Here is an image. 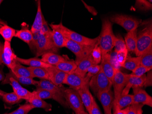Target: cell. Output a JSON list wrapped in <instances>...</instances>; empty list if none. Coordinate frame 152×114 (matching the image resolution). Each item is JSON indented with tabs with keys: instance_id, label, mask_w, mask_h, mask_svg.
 <instances>
[{
	"instance_id": "9a60e30c",
	"label": "cell",
	"mask_w": 152,
	"mask_h": 114,
	"mask_svg": "<svg viewBox=\"0 0 152 114\" xmlns=\"http://www.w3.org/2000/svg\"><path fill=\"white\" fill-rule=\"evenodd\" d=\"M46 69L49 76V81L56 85H61L63 84L67 74L59 70L54 66Z\"/></svg>"
},
{
	"instance_id": "44dd1931",
	"label": "cell",
	"mask_w": 152,
	"mask_h": 114,
	"mask_svg": "<svg viewBox=\"0 0 152 114\" xmlns=\"http://www.w3.org/2000/svg\"><path fill=\"white\" fill-rule=\"evenodd\" d=\"M16 60L18 62L22 65H26L31 67L43 68H47L53 66L51 65L43 62L41 59H38L37 57L28 59H24L19 58L17 57Z\"/></svg>"
},
{
	"instance_id": "f35d334b",
	"label": "cell",
	"mask_w": 152,
	"mask_h": 114,
	"mask_svg": "<svg viewBox=\"0 0 152 114\" xmlns=\"http://www.w3.org/2000/svg\"><path fill=\"white\" fill-rule=\"evenodd\" d=\"M7 84H10L12 86L13 91L22 87L21 85L17 80H16L15 79H14L12 76H10L8 74H7L5 79L1 82L2 85H6Z\"/></svg>"
},
{
	"instance_id": "ffe728a7",
	"label": "cell",
	"mask_w": 152,
	"mask_h": 114,
	"mask_svg": "<svg viewBox=\"0 0 152 114\" xmlns=\"http://www.w3.org/2000/svg\"><path fill=\"white\" fill-rule=\"evenodd\" d=\"M133 95H122L116 101L113 102V113L130 106L133 104Z\"/></svg>"
},
{
	"instance_id": "ee69618b",
	"label": "cell",
	"mask_w": 152,
	"mask_h": 114,
	"mask_svg": "<svg viewBox=\"0 0 152 114\" xmlns=\"http://www.w3.org/2000/svg\"><path fill=\"white\" fill-rule=\"evenodd\" d=\"M150 69L145 67L141 65L135 68L134 71H132V73L131 74V75L133 76H137V77H140L144 74H146L148 71H150Z\"/></svg>"
},
{
	"instance_id": "d4e9b609",
	"label": "cell",
	"mask_w": 152,
	"mask_h": 114,
	"mask_svg": "<svg viewBox=\"0 0 152 114\" xmlns=\"http://www.w3.org/2000/svg\"><path fill=\"white\" fill-rule=\"evenodd\" d=\"M33 95L32 97L28 101V102L31 104L33 107L42 108L44 109L45 111H50L52 110V104L48 103L44 101L43 99H41L36 95L33 91Z\"/></svg>"
},
{
	"instance_id": "4fadbf2b",
	"label": "cell",
	"mask_w": 152,
	"mask_h": 114,
	"mask_svg": "<svg viewBox=\"0 0 152 114\" xmlns=\"http://www.w3.org/2000/svg\"><path fill=\"white\" fill-rule=\"evenodd\" d=\"M90 79V78L86 76L84 83L83 84L81 88L77 90L81 97L84 107L86 108L88 114L91 110L92 99L94 97L89 90V82Z\"/></svg>"
},
{
	"instance_id": "cb8c5ba5",
	"label": "cell",
	"mask_w": 152,
	"mask_h": 114,
	"mask_svg": "<svg viewBox=\"0 0 152 114\" xmlns=\"http://www.w3.org/2000/svg\"><path fill=\"white\" fill-rule=\"evenodd\" d=\"M37 12L35 18L34 20L33 24L31 26V31L33 33L39 32L41 30L43 23V19L44 18L41 9V1H37Z\"/></svg>"
},
{
	"instance_id": "680465c9",
	"label": "cell",
	"mask_w": 152,
	"mask_h": 114,
	"mask_svg": "<svg viewBox=\"0 0 152 114\" xmlns=\"http://www.w3.org/2000/svg\"><path fill=\"white\" fill-rule=\"evenodd\" d=\"M2 63V61H1V50H0V67L1 66V65Z\"/></svg>"
},
{
	"instance_id": "c3c4849f",
	"label": "cell",
	"mask_w": 152,
	"mask_h": 114,
	"mask_svg": "<svg viewBox=\"0 0 152 114\" xmlns=\"http://www.w3.org/2000/svg\"><path fill=\"white\" fill-rule=\"evenodd\" d=\"M89 114H102L99 105L96 102L94 97H93L92 99L91 110Z\"/></svg>"
},
{
	"instance_id": "2e32d148",
	"label": "cell",
	"mask_w": 152,
	"mask_h": 114,
	"mask_svg": "<svg viewBox=\"0 0 152 114\" xmlns=\"http://www.w3.org/2000/svg\"><path fill=\"white\" fill-rule=\"evenodd\" d=\"M85 81V78L81 77L74 73L67 74L63 84L68 85L70 88L78 90Z\"/></svg>"
},
{
	"instance_id": "f1b7e54d",
	"label": "cell",
	"mask_w": 152,
	"mask_h": 114,
	"mask_svg": "<svg viewBox=\"0 0 152 114\" xmlns=\"http://www.w3.org/2000/svg\"><path fill=\"white\" fill-rule=\"evenodd\" d=\"M10 70L16 76L33 78L31 71L28 67L24 66L18 62H17L15 66Z\"/></svg>"
},
{
	"instance_id": "7bdbcfd3",
	"label": "cell",
	"mask_w": 152,
	"mask_h": 114,
	"mask_svg": "<svg viewBox=\"0 0 152 114\" xmlns=\"http://www.w3.org/2000/svg\"><path fill=\"white\" fill-rule=\"evenodd\" d=\"M109 61L115 71L117 70H120V68L122 67L119 65V63L117 60V52H115L114 50L110 53Z\"/></svg>"
},
{
	"instance_id": "6f0895ef",
	"label": "cell",
	"mask_w": 152,
	"mask_h": 114,
	"mask_svg": "<svg viewBox=\"0 0 152 114\" xmlns=\"http://www.w3.org/2000/svg\"><path fill=\"white\" fill-rule=\"evenodd\" d=\"M89 114L88 113H87V112H85V111H83V112H79L78 114Z\"/></svg>"
},
{
	"instance_id": "60d3db41",
	"label": "cell",
	"mask_w": 152,
	"mask_h": 114,
	"mask_svg": "<svg viewBox=\"0 0 152 114\" xmlns=\"http://www.w3.org/2000/svg\"><path fill=\"white\" fill-rule=\"evenodd\" d=\"M116 37L114 44V51L117 53L127 49L125 41L121 35H118V36Z\"/></svg>"
},
{
	"instance_id": "30bf717a",
	"label": "cell",
	"mask_w": 152,
	"mask_h": 114,
	"mask_svg": "<svg viewBox=\"0 0 152 114\" xmlns=\"http://www.w3.org/2000/svg\"><path fill=\"white\" fill-rule=\"evenodd\" d=\"M130 74H126L120 71H115L112 81V86L114 90V101L115 102L122 96L123 90L127 85Z\"/></svg>"
},
{
	"instance_id": "6da1fadb",
	"label": "cell",
	"mask_w": 152,
	"mask_h": 114,
	"mask_svg": "<svg viewBox=\"0 0 152 114\" xmlns=\"http://www.w3.org/2000/svg\"><path fill=\"white\" fill-rule=\"evenodd\" d=\"M113 24L108 18L102 19L101 32L98 37V45L102 56L110 53L114 48L116 37L113 33Z\"/></svg>"
},
{
	"instance_id": "7a4b0ae2",
	"label": "cell",
	"mask_w": 152,
	"mask_h": 114,
	"mask_svg": "<svg viewBox=\"0 0 152 114\" xmlns=\"http://www.w3.org/2000/svg\"><path fill=\"white\" fill-rule=\"evenodd\" d=\"M145 26L137 33V41L135 54L137 57L141 56L152 48V21H144Z\"/></svg>"
},
{
	"instance_id": "d590c367",
	"label": "cell",
	"mask_w": 152,
	"mask_h": 114,
	"mask_svg": "<svg viewBox=\"0 0 152 114\" xmlns=\"http://www.w3.org/2000/svg\"><path fill=\"white\" fill-rule=\"evenodd\" d=\"M135 7L137 9L140 11H150L152 9V1L151 0H136Z\"/></svg>"
},
{
	"instance_id": "816d5d0a",
	"label": "cell",
	"mask_w": 152,
	"mask_h": 114,
	"mask_svg": "<svg viewBox=\"0 0 152 114\" xmlns=\"http://www.w3.org/2000/svg\"><path fill=\"white\" fill-rule=\"evenodd\" d=\"M82 2H83V5H84V7H85V8L87 9L88 11L90 13L92 14V15L94 16H96L98 14V12L96 10L95 8L94 7H92V6H89V5H88L85 3V1H82Z\"/></svg>"
},
{
	"instance_id": "484cf974",
	"label": "cell",
	"mask_w": 152,
	"mask_h": 114,
	"mask_svg": "<svg viewBox=\"0 0 152 114\" xmlns=\"http://www.w3.org/2000/svg\"><path fill=\"white\" fill-rule=\"evenodd\" d=\"M55 67L59 70L67 74H69L74 73L77 67V65L75 60H66L60 63L57 65L55 66Z\"/></svg>"
},
{
	"instance_id": "8d00e7d4",
	"label": "cell",
	"mask_w": 152,
	"mask_h": 114,
	"mask_svg": "<svg viewBox=\"0 0 152 114\" xmlns=\"http://www.w3.org/2000/svg\"><path fill=\"white\" fill-rule=\"evenodd\" d=\"M13 92L17 94V96L21 100L24 99L27 102L32 97L33 95V93L23 87L17 89Z\"/></svg>"
},
{
	"instance_id": "7dc6e473",
	"label": "cell",
	"mask_w": 152,
	"mask_h": 114,
	"mask_svg": "<svg viewBox=\"0 0 152 114\" xmlns=\"http://www.w3.org/2000/svg\"><path fill=\"white\" fill-rule=\"evenodd\" d=\"M51 31H52V30L48 26V23L44 17L43 19L42 26V28H41V30L40 31V34L46 35V36H49Z\"/></svg>"
},
{
	"instance_id": "8fae6325",
	"label": "cell",
	"mask_w": 152,
	"mask_h": 114,
	"mask_svg": "<svg viewBox=\"0 0 152 114\" xmlns=\"http://www.w3.org/2000/svg\"><path fill=\"white\" fill-rule=\"evenodd\" d=\"M0 50L2 63L11 70L17 63L18 57L13 52L11 43L5 41L3 43L0 42Z\"/></svg>"
},
{
	"instance_id": "4dcf8cb0",
	"label": "cell",
	"mask_w": 152,
	"mask_h": 114,
	"mask_svg": "<svg viewBox=\"0 0 152 114\" xmlns=\"http://www.w3.org/2000/svg\"><path fill=\"white\" fill-rule=\"evenodd\" d=\"M31 71L32 78H38L41 79L49 80V76L47 69L43 68L31 67H28Z\"/></svg>"
},
{
	"instance_id": "ab89813d",
	"label": "cell",
	"mask_w": 152,
	"mask_h": 114,
	"mask_svg": "<svg viewBox=\"0 0 152 114\" xmlns=\"http://www.w3.org/2000/svg\"><path fill=\"white\" fill-rule=\"evenodd\" d=\"M34 108L29 103H26L20 106L16 110L8 114H28Z\"/></svg>"
},
{
	"instance_id": "94428289",
	"label": "cell",
	"mask_w": 152,
	"mask_h": 114,
	"mask_svg": "<svg viewBox=\"0 0 152 114\" xmlns=\"http://www.w3.org/2000/svg\"><path fill=\"white\" fill-rule=\"evenodd\" d=\"M8 114V113H5V114Z\"/></svg>"
},
{
	"instance_id": "83f0119b",
	"label": "cell",
	"mask_w": 152,
	"mask_h": 114,
	"mask_svg": "<svg viewBox=\"0 0 152 114\" xmlns=\"http://www.w3.org/2000/svg\"><path fill=\"white\" fill-rule=\"evenodd\" d=\"M15 37L18 38L29 45L33 39V34L28 26H25L21 29L16 30Z\"/></svg>"
},
{
	"instance_id": "9f6ffc18",
	"label": "cell",
	"mask_w": 152,
	"mask_h": 114,
	"mask_svg": "<svg viewBox=\"0 0 152 114\" xmlns=\"http://www.w3.org/2000/svg\"><path fill=\"white\" fill-rule=\"evenodd\" d=\"M137 114H142V108L140 109L139 111L137 112Z\"/></svg>"
},
{
	"instance_id": "5bb4252c",
	"label": "cell",
	"mask_w": 152,
	"mask_h": 114,
	"mask_svg": "<svg viewBox=\"0 0 152 114\" xmlns=\"http://www.w3.org/2000/svg\"><path fill=\"white\" fill-rule=\"evenodd\" d=\"M133 90V101L132 104H141L152 107V97L142 88L136 87L132 88Z\"/></svg>"
},
{
	"instance_id": "277c9868",
	"label": "cell",
	"mask_w": 152,
	"mask_h": 114,
	"mask_svg": "<svg viewBox=\"0 0 152 114\" xmlns=\"http://www.w3.org/2000/svg\"><path fill=\"white\" fill-rule=\"evenodd\" d=\"M36 88L44 89L49 91L54 95L55 97V101L58 102L64 107H69L65 99L64 90L65 88L64 86L56 85L49 80L41 79L38 81Z\"/></svg>"
},
{
	"instance_id": "9c48e42d",
	"label": "cell",
	"mask_w": 152,
	"mask_h": 114,
	"mask_svg": "<svg viewBox=\"0 0 152 114\" xmlns=\"http://www.w3.org/2000/svg\"><path fill=\"white\" fill-rule=\"evenodd\" d=\"M36 57L42 56L44 54L48 53H55L58 52V49L55 46L53 41L49 36L39 34L38 39L37 41Z\"/></svg>"
},
{
	"instance_id": "4316f807",
	"label": "cell",
	"mask_w": 152,
	"mask_h": 114,
	"mask_svg": "<svg viewBox=\"0 0 152 114\" xmlns=\"http://www.w3.org/2000/svg\"><path fill=\"white\" fill-rule=\"evenodd\" d=\"M50 36L53 43L56 48L59 49L65 47L66 38L60 32L52 30Z\"/></svg>"
},
{
	"instance_id": "1f68e13d",
	"label": "cell",
	"mask_w": 152,
	"mask_h": 114,
	"mask_svg": "<svg viewBox=\"0 0 152 114\" xmlns=\"http://www.w3.org/2000/svg\"><path fill=\"white\" fill-rule=\"evenodd\" d=\"M140 65V56L136 57H128L126 61L121 67L124 68L130 71H134Z\"/></svg>"
},
{
	"instance_id": "603a6c76",
	"label": "cell",
	"mask_w": 152,
	"mask_h": 114,
	"mask_svg": "<svg viewBox=\"0 0 152 114\" xmlns=\"http://www.w3.org/2000/svg\"><path fill=\"white\" fill-rule=\"evenodd\" d=\"M124 41L128 52L135 53L137 41V29L127 32L124 37Z\"/></svg>"
},
{
	"instance_id": "ac0fdd59",
	"label": "cell",
	"mask_w": 152,
	"mask_h": 114,
	"mask_svg": "<svg viewBox=\"0 0 152 114\" xmlns=\"http://www.w3.org/2000/svg\"><path fill=\"white\" fill-rule=\"evenodd\" d=\"M95 65L91 54L78 63L74 73L83 78H85L88 72V69L92 65Z\"/></svg>"
},
{
	"instance_id": "7402d4cb",
	"label": "cell",
	"mask_w": 152,
	"mask_h": 114,
	"mask_svg": "<svg viewBox=\"0 0 152 114\" xmlns=\"http://www.w3.org/2000/svg\"><path fill=\"white\" fill-rule=\"evenodd\" d=\"M67 60L66 57L55 53H48L42 56L41 60L45 63L52 66H56L60 63Z\"/></svg>"
},
{
	"instance_id": "ba28073f",
	"label": "cell",
	"mask_w": 152,
	"mask_h": 114,
	"mask_svg": "<svg viewBox=\"0 0 152 114\" xmlns=\"http://www.w3.org/2000/svg\"><path fill=\"white\" fill-rule=\"evenodd\" d=\"M64 97L69 107L76 114L85 111L84 106L78 91L71 88H65Z\"/></svg>"
},
{
	"instance_id": "d6a6232c",
	"label": "cell",
	"mask_w": 152,
	"mask_h": 114,
	"mask_svg": "<svg viewBox=\"0 0 152 114\" xmlns=\"http://www.w3.org/2000/svg\"><path fill=\"white\" fill-rule=\"evenodd\" d=\"M140 65L152 69V48L140 56Z\"/></svg>"
},
{
	"instance_id": "f907efd6",
	"label": "cell",
	"mask_w": 152,
	"mask_h": 114,
	"mask_svg": "<svg viewBox=\"0 0 152 114\" xmlns=\"http://www.w3.org/2000/svg\"><path fill=\"white\" fill-rule=\"evenodd\" d=\"M146 77L145 81L144 82L143 86L145 87L152 86V70L148 72Z\"/></svg>"
},
{
	"instance_id": "836d02e7",
	"label": "cell",
	"mask_w": 152,
	"mask_h": 114,
	"mask_svg": "<svg viewBox=\"0 0 152 114\" xmlns=\"http://www.w3.org/2000/svg\"><path fill=\"white\" fill-rule=\"evenodd\" d=\"M10 76L15 79L20 84L24 85H33L36 86L38 83V81L34 80L33 78H29V77H20L17 76L14 74L12 71L10 70L9 73H8Z\"/></svg>"
},
{
	"instance_id": "5b68a950",
	"label": "cell",
	"mask_w": 152,
	"mask_h": 114,
	"mask_svg": "<svg viewBox=\"0 0 152 114\" xmlns=\"http://www.w3.org/2000/svg\"><path fill=\"white\" fill-rule=\"evenodd\" d=\"M109 19L112 23L119 25L124 28L128 32L137 29L142 23L141 19L122 14H115L111 16Z\"/></svg>"
},
{
	"instance_id": "91938a15",
	"label": "cell",
	"mask_w": 152,
	"mask_h": 114,
	"mask_svg": "<svg viewBox=\"0 0 152 114\" xmlns=\"http://www.w3.org/2000/svg\"><path fill=\"white\" fill-rule=\"evenodd\" d=\"M3 1L2 0H0V5H1V3H2Z\"/></svg>"
},
{
	"instance_id": "bcb514c9",
	"label": "cell",
	"mask_w": 152,
	"mask_h": 114,
	"mask_svg": "<svg viewBox=\"0 0 152 114\" xmlns=\"http://www.w3.org/2000/svg\"><path fill=\"white\" fill-rule=\"evenodd\" d=\"M101 69L100 65H92L88 69L86 76L91 79L99 72Z\"/></svg>"
},
{
	"instance_id": "8992f818",
	"label": "cell",
	"mask_w": 152,
	"mask_h": 114,
	"mask_svg": "<svg viewBox=\"0 0 152 114\" xmlns=\"http://www.w3.org/2000/svg\"><path fill=\"white\" fill-rule=\"evenodd\" d=\"M89 88L95 94L111 90L112 82L101 69L99 72L91 78L89 82Z\"/></svg>"
},
{
	"instance_id": "f6af8a7d",
	"label": "cell",
	"mask_w": 152,
	"mask_h": 114,
	"mask_svg": "<svg viewBox=\"0 0 152 114\" xmlns=\"http://www.w3.org/2000/svg\"><path fill=\"white\" fill-rule=\"evenodd\" d=\"M128 51L127 49L117 53V58L121 67L124 65L128 57Z\"/></svg>"
},
{
	"instance_id": "e575fe53",
	"label": "cell",
	"mask_w": 152,
	"mask_h": 114,
	"mask_svg": "<svg viewBox=\"0 0 152 114\" xmlns=\"http://www.w3.org/2000/svg\"><path fill=\"white\" fill-rule=\"evenodd\" d=\"M2 98L5 102L10 104H16L22 101L14 92L11 93L5 92L2 95Z\"/></svg>"
},
{
	"instance_id": "e0dca14e",
	"label": "cell",
	"mask_w": 152,
	"mask_h": 114,
	"mask_svg": "<svg viewBox=\"0 0 152 114\" xmlns=\"http://www.w3.org/2000/svg\"><path fill=\"white\" fill-rule=\"evenodd\" d=\"M146 74H145L140 77L133 76L131 75L127 82V85L123 90L122 95H126L129 94L131 88L143 87L144 82L145 81Z\"/></svg>"
},
{
	"instance_id": "d6986e66",
	"label": "cell",
	"mask_w": 152,
	"mask_h": 114,
	"mask_svg": "<svg viewBox=\"0 0 152 114\" xmlns=\"http://www.w3.org/2000/svg\"><path fill=\"white\" fill-rule=\"evenodd\" d=\"M110 53H107L106 54L102 56L100 67L103 72L106 76L112 82L115 74V70L111 65L109 61Z\"/></svg>"
},
{
	"instance_id": "3957f363",
	"label": "cell",
	"mask_w": 152,
	"mask_h": 114,
	"mask_svg": "<svg viewBox=\"0 0 152 114\" xmlns=\"http://www.w3.org/2000/svg\"><path fill=\"white\" fill-rule=\"evenodd\" d=\"M50 26L52 30L59 32L66 38L79 44L87 46H95L98 43V37L94 38L86 37L67 28L61 23L58 24H51Z\"/></svg>"
},
{
	"instance_id": "74e56055",
	"label": "cell",
	"mask_w": 152,
	"mask_h": 114,
	"mask_svg": "<svg viewBox=\"0 0 152 114\" xmlns=\"http://www.w3.org/2000/svg\"><path fill=\"white\" fill-rule=\"evenodd\" d=\"M33 92L41 99H53L55 100L54 95L49 91L42 89H36Z\"/></svg>"
},
{
	"instance_id": "b9f144b4",
	"label": "cell",
	"mask_w": 152,
	"mask_h": 114,
	"mask_svg": "<svg viewBox=\"0 0 152 114\" xmlns=\"http://www.w3.org/2000/svg\"><path fill=\"white\" fill-rule=\"evenodd\" d=\"M91 54L96 65H99V63H100L101 62L102 55L101 50L98 45V43L96 44L94 48L93 49Z\"/></svg>"
},
{
	"instance_id": "7c38bea8",
	"label": "cell",
	"mask_w": 152,
	"mask_h": 114,
	"mask_svg": "<svg viewBox=\"0 0 152 114\" xmlns=\"http://www.w3.org/2000/svg\"><path fill=\"white\" fill-rule=\"evenodd\" d=\"M99 101L103 107L105 114H112L113 106L114 101V93L111 90L100 92L96 94Z\"/></svg>"
},
{
	"instance_id": "11a10c76",
	"label": "cell",
	"mask_w": 152,
	"mask_h": 114,
	"mask_svg": "<svg viewBox=\"0 0 152 114\" xmlns=\"http://www.w3.org/2000/svg\"><path fill=\"white\" fill-rule=\"evenodd\" d=\"M5 93V92L3 91L0 90V97H2V95H3Z\"/></svg>"
},
{
	"instance_id": "681fc988",
	"label": "cell",
	"mask_w": 152,
	"mask_h": 114,
	"mask_svg": "<svg viewBox=\"0 0 152 114\" xmlns=\"http://www.w3.org/2000/svg\"><path fill=\"white\" fill-rule=\"evenodd\" d=\"M143 104H132L129 106V110L128 114H137L140 109L142 108Z\"/></svg>"
},
{
	"instance_id": "f5cc1de1",
	"label": "cell",
	"mask_w": 152,
	"mask_h": 114,
	"mask_svg": "<svg viewBox=\"0 0 152 114\" xmlns=\"http://www.w3.org/2000/svg\"><path fill=\"white\" fill-rule=\"evenodd\" d=\"M129 110V106L121 110L116 111V112L113 113V114H128Z\"/></svg>"
},
{
	"instance_id": "52a82bcc",
	"label": "cell",
	"mask_w": 152,
	"mask_h": 114,
	"mask_svg": "<svg viewBox=\"0 0 152 114\" xmlns=\"http://www.w3.org/2000/svg\"><path fill=\"white\" fill-rule=\"evenodd\" d=\"M95 46L82 45L66 38L65 47L70 50L75 55V61L77 65L82 60L92 54Z\"/></svg>"
},
{
	"instance_id": "db71d44e",
	"label": "cell",
	"mask_w": 152,
	"mask_h": 114,
	"mask_svg": "<svg viewBox=\"0 0 152 114\" xmlns=\"http://www.w3.org/2000/svg\"><path fill=\"white\" fill-rule=\"evenodd\" d=\"M5 77L6 76L3 71L0 70V82L3 81L5 79Z\"/></svg>"
},
{
	"instance_id": "f546056e",
	"label": "cell",
	"mask_w": 152,
	"mask_h": 114,
	"mask_svg": "<svg viewBox=\"0 0 152 114\" xmlns=\"http://www.w3.org/2000/svg\"><path fill=\"white\" fill-rule=\"evenodd\" d=\"M16 30L7 25H3L0 27V35L5 41L11 43L12 39L16 35Z\"/></svg>"
}]
</instances>
